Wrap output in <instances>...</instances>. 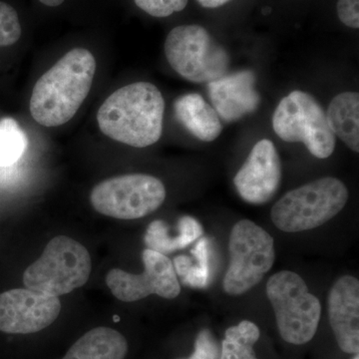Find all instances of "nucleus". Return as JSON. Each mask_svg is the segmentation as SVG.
<instances>
[{
	"label": "nucleus",
	"mask_w": 359,
	"mask_h": 359,
	"mask_svg": "<svg viewBox=\"0 0 359 359\" xmlns=\"http://www.w3.org/2000/svg\"><path fill=\"white\" fill-rule=\"evenodd\" d=\"M282 182V163L273 142L264 139L250 151L233 179L245 202L263 205L273 199Z\"/></svg>",
	"instance_id": "12"
},
{
	"label": "nucleus",
	"mask_w": 359,
	"mask_h": 359,
	"mask_svg": "<svg viewBox=\"0 0 359 359\" xmlns=\"http://www.w3.org/2000/svg\"><path fill=\"white\" fill-rule=\"evenodd\" d=\"M229 250L230 266L224 275V290L230 295L249 292L275 263V241L250 219H242L233 226Z\"/></svg>",
	"instance_id": "8"
},
{
	"label": "nucleus",
	"mask_w": 359,
	"mask_h": 359,
	"mask_svg": "<svg viewBox=\"0 0 359 359\" xmlns=\"http://www.w3.org/2000/svg\"><path fill=\"white\" fill-rule=\"evenodd\" d=\"M347 201L346 186L334 177H325L285 194L273 205L271 218L285 233L313 230L334 218Z\"/></svg>",
	"instance_id": "3"
},
{
	"label": "nucleus",
	"mask_w": 359,
	"mask_h": 359,
	"mask_svg": "<svg viewBox=\"0 0 359 359\" xmlns=\"http://www.w3.org/2000/svg\"><path fill=\"white\" fill-rule=\"evenodd\" d=\"M328 126L335 137L359 152V95L358 92H344L334 97L328 106Z\"/></svg>",
	"instance_id": "17"
},
{
	"label": "nucleus",
	"mask_w": 359,
	"mask_h": 359,
	"mask_svg": "<svg viewBox=\"0 0 359 359\" xmlns=\"http://www.w3.org/2000/svg\"><path fill=\"white\" fill-rule=\"evenodd\" d=\"M144 271L133 275L122 269H111L106 283L116 299L124 302L141 301L151 294L167 299H176L181 292L173 263L166 255L146 249L142 254Z\"/></svg>",
	"instance_id": "10"
},
{
	"label": "nucleus",
	"mask_w": 359,
	"mask_h": 359,
	"mask_svg": "<svg viewBox=\"0 0 359 359\" xmlns=\"http://www.w3.org/2000/svg\"><path fill=\"white\" fill-rule=\"evenodd\" d=\"M96 60L87 49L74 48L45 72L33 88L30 113L45 127L69 122L91 90Z\"/></svg>",
	"instance_id": "1"
},
{
	"label": "nucleus",
	"mask_w": 359,
	"mask_h": 359,
	"mask_svg": "<svg viewBox=\"0 0 359 359\" xmlns=\"http://www.w3.org/2000/svg\"><path fill=\"white\" fill-rule=\"evenodd\" d=\"M91 257L84 245L65 236L52 238L41 257L23 275L27 289L54 295L67 294L88 282Z\"/></svg>",
	"instance_id": "4"
},
{
	"label": "nucleus",
	"mask_w": 359,
	"mask_h": 359,
	"mask_svg": "<svg viewBox=\"0 0 359 359\" xmlns=\"http://www.w3.org/2000/svg\"><path fill=\"white\" fill-rule=\"evenodd\" d=\"M164 48L171 67L193 83H210L228 72V52L203 26H177L168 34Z\"/></svg>",
	"instance_id": "6"
},
{
	"label": "nucleus",
	"mask_w": 359,
	"mask_h": 359,
	"mask_svg": "<svg viewBox=\"0 0 359 359\" xmlns=\"http://www.w3.org/2000/svg\"><path fill=\"white\" fill-rule=\"evenodd\" d=\"M179 235L171 237L169 228L162 221H155L149 226L145 236L148 249L165 255L174 250L185 249L203 235L202 224L190 216L182 217L179 221Z\"/></svg>",
	"instance_id": "18"
},
{
	"label": "nucleus",
	"mask_w": 359,
	"mask_h": 359,
	"mask_svg": "<svg viewBox=\"0 0 359 359\" xmlns=\"http://www.w3.org/2000/svg\"><path fill=\"white\" fill-rule=\"evenodd\" d=\"M174 110L177 120L201 141H215L223 131L218 113L199 94L179 97Z\"/></svg>",
	"instance_id": "15"
},
{
	"label": "nucleus",
	"mask_w": 359,
	"mask_h": 359,
	"mask_svg": "<svg viewBox=\"0 0 359 359\" xmlns=\"http://www.w3.org/2000/svg\"><path fill=\"white\" fill-rule=\"evenodd\" d=\"M221 351L214 335L209 330H201L195 341V351L186 359H219Z\"/></svg>",
	"instance_id": "23"
},
{
	"label": "nucleus",
	"mask_w": 359,
	"mask_h": 359,
	"mask_svg": "<svg viewBox=\"0 0 359 359\" xmlns=\"http://www.w3.org/2000/svg\"><path fill=\"white\" fill-rule=\"evenodd\" d=\"M39 1L44 6L54 7L61 6L65 0H39Z\"/></svg>",
	"instance_id": "26"
},
{
	"label": "nucleus",
	"mask_w": 359,
	"mask_h": 359,
	"mask_svg": "<svg viewBox=\"0 0 359 359\" xmlns=\"http://www.w3.org/2000/svg\"><path fill=\"white\" fill-rule=\"evenodd\" d=\"M61 311L58 297L29 289L0 294V332L29 334L48 327Z\"/></svg>",
	"instance_id": "11"
},
{
	"label": "nucleus",
	"mask_w": 359,
	"mask_h": 359,
	"mask_svg": "<svg viewBox=\"0 0 359 359\" xmlns=\"http://www.w3.org/2000/svg\"><path fill=\"white\" fill-rule=\"evenodd\" d=\"M136 6L149 15L167 18L175 13L184 11L188 0H134Z\"/></svg>",
	"instance_id": "22"
},
{
	"label": "nucleus",
	"mask_w": 359,
	"mask_h": 359,
	"mask_svg": "<svg viewBox=\"0 0 359 359\" xmlns=\"http://www.w3.org/2000/svg\"><path fill=\"white\" fill-rule=\"evenodd\" d=\"M273 128L282 140L304 144L318 159H327L335 148L334 134L327 114L311 94L295 90L283 97L273 116Z\"/></svg>",
	"instance_id": "7"
},
{
	"label": "nucleus",
	"mask_w": 359,
	"mask_h": 359,
	"mask_svg": "<svg viewBox=\"0 0 359 359\" xmlns=\"http://www.w3.org/2000/svg\"><path fill=\"white\" fill-rule=\"evenodd\" d=\"M266 290L283 339L297 346L311 341L320 323L321 304L302 276L278 271L269 278Z\"/></svg>",
	"instance_id": "5"
},
{
	"label": "nucleus",
	"mask_w": 359,
	"mask_h": 359,
	"mask_svg": "<svg viewBox=\"0 0 359 359\" xmlns=\"http://www.w3.org/2000/svg\"><path fill=\"white\" fill-rule=\"evenodd\" d=\"M27 136L13 118L0 120V167H9L22 157Z\"/></svg>",
	"instance_id": "20"
},
{
	"label": "nucleus",
	"mask_w": 359,
	"mask_h": 359,
	"mask_svg": "<svg viewBox=\"0 0 359 359\" xmlns=\"http://www.w3.org/2000/svg\"><path fill=\"white\" fill-rule=\"evenodd\" d=\"M353 359H359L358 353L355 354V356Z\"/></svg>",
	"instance_id": "27"
},
{
	"label": "nucleus",
	"mask_w": 359,
	"mask_h": 359,
	"mask_svg": "<svg viewBox=\"0 0 359 359\" xmlns=\"http://www.w3.org/2000/svg\"><path fill=\"white\" fill-rule=\"evenodd\" d=\"M259 335V327L250 320L241 321L236 327L228 328L219 359H257L254 346Z\"/></svg>",
	"instance_id": "19"
},
{
	"label": "nucleus",
	"mask_w": 359,
	"mask_h": 359,
	"mask_svg": "<svg viewBox=\"0 0 359 359\" xmlns=\"http://www.w3.org/2000/svg\"><path fill=\"white\" fill-rule=\"evenodd\" d=\"M201 6L205 8H218L230 2L231 0H196Z\"/></svg>",
	"instance_id": "25"
},
{
	"label": "nucleus",
	"mask_w": 359,
	"mask_h": 359,
	"mask_svg": "<svg viewBox=\"0 0 359 359\" xmlns=\"http://www.w3.org/2000/svg\"><path fill=\"white\" fill-rule=\"evenodd\" d=\"M255 84L256 76L250 70L226 74L208 83V93L219 118L226 122H236L257 111L261 97Z\"/></svg>",
	"instance_id": "14"
},
{
	"label": "nucleus",
	"mask_w": 359,
	"mask_h": 359,
	"mask_svg": "<svg viewBox=\"0 0 359 359\" xmlns=\"http://www.w3.org/2000/svg\"><path fill=\"white\" fill-rule=\"evenodd\" d=\"M166 199L164 184L145 174L124 175L101 182L90 201L100 214L119 219L143 218L159 209Z\"/></svg>",
	"instance_id": "9"
},
{
	"label": "nucleus",
	"mask_w": 359,
	"mask_h": 359,
	"mask_svg": "<svg viewBox=\"0 0 359 359\" xmlns=\"http://www.w3.org/2000/svg\"><path fill=\"white\" fill-rule=\"evenodd\" d=\"M330 327L342 351H359V282L351 276L339 278L328 294Z\"/></svg>",
	"instance_id": "13"
},
{
	"label": "nucleus",
	"mask_w": 359,
	"mask_h": 359,
	"mask_svg": "<svg viewBox=\"0 0 359 359\" xmlns=\"http://www.w3.org/2000/svg\"><path fill=\"white\" fill-rule=\"evenodd\" d=\"M127 351L128 344L120 332L96 327L80 337L62 359H124Z\"/></svg>",
	"instance_id": "16"
},
{
	"label": "nucleus",
	"mask_w": 359,
	"mask_h": 359,
	"mask_svg": "<svg viewBox=\"0 0 359 359\" xmlns=\"http://www.w3.org/2000/svg\"><path fill=\"white\" fill-rule=\"evenodd\" d=\"M21 36L18 13L13 6L0 1V47L16 43Z\"/></svg>",
	"instance_id": "21"
},
{
	"label": "nucleus",
	"mask_w": 359,
	"mask_h": 359,
	"mask_svg": "<svg viewBox=\"0 0 359 359\" xmlns=\"http://www.w3.org/2000/svg\"><path fill=\"white\" fill-rule=\"evenodd\" d=\"M359 0H339L337 11L339 20L353 29L359 28Z\"/></svg>",
	"instance_id": "24"
},
{
	"label": "nucleus",
	"mask_w": 359,
	"mask_h": 359,
	"mask_svg": "<svg viewBox=\"0 0 359 359\" xmlns=\"http://www.w3.org/2000/svg\"><path fill=\"white\" fill-rule=\"evenodd\" d=\"M165 101L155 85L136 82L111 94L97 113L99 128L113 140L146 148L160 140Z\"/></svg>",
	"instance_id": "2"
}]
</instances>
